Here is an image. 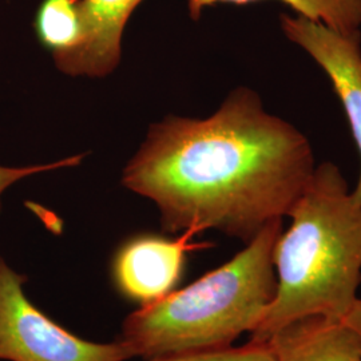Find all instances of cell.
<instances>
[{
	"instance_id": "obj_1",
	"label": "cell",
	"mask_w": 361,
	"mask_h": 361,
	"mask_svg": "<svg viewBox=\"0 0 361 361\" xmlns=\"http://www.w3.org/2000/svg\"><path fill=\"white\" fill-rule=\"evenodd\" d=\"M314 168L308 138L243 87L207 119L153 125L122 183L154 201L166 232L216 229L247 244L288 216Z\"/></svg>"
},
{
	"instance_id": "obj_2",
	"label": "cell",
	"mask_w": 361,
	"mask_h": 361,
	"mask_svg": "<svg viewBox=\"0 0 361 361\" xmlns=\"http://www.w3.org/2000/svg\"><path fill=\"white\" fill-rule=\"evenodd\" d=\"M292 224L274 250L276 293L250 341L268 343L285 325L308 316L343 322L361 284V205L332 162L316 166L290 207Z\"/></svg>"
},
{
	"instance_id": "obj_3",
	"label": "cell",
	"mask_w": 361,
	"mask_h": 361,
	"mask_svg": "<svg viewBox=\"0 0 361 361\" xmlns=\"http://www.w3.org/2000/svg\"><path fill=\"white\" fill-rule=\"evenodd\" d=\"M281 233L283 219H273L226 264L131 313L121 340L133 356L153 361L229 348L250 334L276 293L273 250Z\"/></svg>"
},
{
	"instance_id": "obj_4",
	"label": "cell",
	"mask_w": 361,
	"mask_h": 361,
	"mask_svg": "<svg viewBox=\"0 0 361 361\" xmlns=\"http://www.w3.org/2000/svg\"><path fill=\"white\" fill-rule=\"evenodd\" d=\"M19 274L0 256V360L125 361L133 352L122 341L98 344L54 323L28 300Z\"/></svg>"
},
{
	"instance_id": "obj_5",
	"label": "cell",
	"mask_w": 361,
	"mask_h": 361,
	"mask_svg": "<svg viewBox=\"0 0 361 361\" xmlns=\"http://www.w3.org/2000/svg\"><path fill=\"white\" fill-rule=\"evenodd\" d=\"M286 38L302 47L323 67L344 106L361 157V34L341 32L302 15H281ZM361 205V171L352 192Z\"/></svg>"
},
{
	"instance_id": "obj_6",
	"label": "cell",
	"mask_w": 361,
	"mask_h": 361,
	"mask_svg": "<svg viewBox=\"0 0 361 361\" xmlns=\"http://www.w3.org/2000/svg\"><path fill=\"white\" fill-rule=\"evenodd\" d=\"M194 234L183 232L177 240L143 235L122 246L114 261L122 293L142 304L169 295L180 280L186 253L200 247L192 243Z\"/></svg>"
},
{
	"instance_id": "obj_7",
	"label": "cell",
	"mask_w": 361,
	"mask_h": 361,
	"mask_svg": "<svg viewBox=\"0 0 361 361\" xmlns=\"http://www.w3.org/2000/svg\"><path fill=\"white\" fill-rule=\"evenodd\" d=\"M143 0H79L82 37L77 47L52 55L68 75L106 77L121 61V42L130 15Z\"/></svg>"
},
{
	"instance_id": "obj_8",
	"label": "cell",
	"mask_w": 361,
	"mask_h": 361,
	"mask_svg": "<svg viewBox=\"0 0 361 361\" xmlns=\"http://www.w3.org/2000/svg\"><path fill=\"white\" fill-rule=\"evenodd\" d=\"M276 361H361V340L348 324L308 316L285 325L268 341Z\"/></svg>"
},
{
	"instance_id": "obj_9",
	"label": "cell",
	"mask_w": 361,
	"mask_h": 361,
	"mask_svg": "<svg viewBox=\"0 0 361 361\" xmlns=\"http://www.w3.org/2000/svg\"><path fill=\"white\" fill-rule=\"evenodd\" d=\"M258 0H189V13L198 19L204 8L217 3L249 4ZM297 15L322 22L341 32L357 31L361 26V0H281Z\"/></svg>"
},
{
	"instance_id": "obj_10",
	"label": "cell",
	"mask_w": 361,
	"mask_h": 361,
	"mask_svg": "<svg viewBox=\"0 0 361 361\" xmlns=\"http://www.w3.org/2000/svg\"><path fill=\"white\" fill-rule=\"evenodd\" d=\"M34 26L39 42L52 55L75 49L82 37L79 0H43Z\"/></svg>"
},
{
	"instance_id": "obj_11",
	"label": "cell",
	"mask_w": 361,
	"mask_h": 361,
	"mask_svg": "<svg viewBox=\"0 0 361 361\" xmlns=\"http://www.w3.org/2000/svg\"><path fill=\"white\" fill-rule=\"evenodd\" d=\"M153 361H276L268 343L249 341L240 348L217 349L170 356Z\"/></svg>"
},
{
	"instance_id": "obj_12",
	"label": "cell",
	"mask_w": 361,
	"mask_h": 361,
	"mask_svg": "<svg viewBox=\"0 0 361 361\" xmlns=\"http://www.w3.org/2000/svg\"><path fill=\"white\" fill-rule=\"evenodd\" d=\"M83 157L85 155H73L70 158H65L62 161H56L49 165H32V166H22V168H8V166L0 165V210H1V195L18 180H23L38 173H43V171L55 170V169L78 166L82 162Z\"/></svg>"
},
{
	"instance_id": "obj_13",
	"label": "cell",
	"mask_w": 361,
	"mask_h": 361,
	"mask_svg": "<svg viewBox=\"0 0 361 361\" xmlns=\"http://www.w3.org/2000/svg\"><path fill=\"white\" fill-rule=\"evenodd\" d=\"M348 324L349 326L357 334L361 340V298H357L353 308L350 310L348 316L343 320Z\"/></svg>"
}]
</instances>
